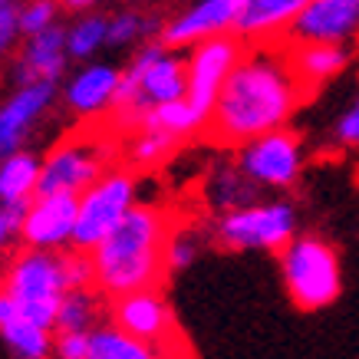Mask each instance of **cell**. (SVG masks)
I'll use <instances>...</instances> for the list:
<instances>
[{
    "label": "cell",
    "mask_w": 359,
    "mask_h": 359,
    "mask_svg": "<svg viewBox=\"0 0 359 359\" xmlns=\"http://www.w3.org/2000/svg\"><path fill=\"white\" fill-rule=\"evenodd\" d=\"M109 316L119 330L158 346L168 359L175 356V343H182L175 316L168 310V304H165L162 290H135V294L126 297H112Z\"/></svg>",
    "instance_id": "9"
},
{
    "label": "cell",
    "mask_w": 359,
    "mask_h": 359,
    "mask_svg": "<svg viewBox=\"0 0 359 359\" xmlns=\"http://www.w3.org/2000/svg\"><path fill=\"white\" fill-rule=\"evenodd\" d=\"M132 205H135V175L129 168L106 172L79 195L76 231H73L69 244L76 250H93L99 241L119 224L122 215Z\"/></svg>",
    "instance_id": "6"
},
{
    "label": "cell",
    "mask_w": 359,
    "mask_h": 359,
    "mask_svg": "<svg viewBox=\"0 0 359 359\" xmlns=\"http://www.w3.org/2000/svg\"><path fill=\"white\" fill-rule=\"evenodd\" d=\"M122 73L112 69V66H89L83 69L69 89H66V102L69 109H76L79 116H99L112 106L116 99V89H119Z\"/></svg>",
    "instance_id": "18"
},
{
    "label": "cell",
    "mask_w": 359,
    "mask_h": 359,
    "mask_svg": "<svg viewBox=\"0 0 359 359\" xmlns=\"http://www.w3.org/2000/svg\"><path fill=\"white\" fill-rule=\"evenodd\" d=\"M106 33H109V20H102V17H86V20H79L73 30L66 33V53L89 56L96 46L106 43Z\"/></svg>",
    "instance_id": "25"
},
{
    "label": "cell",
    "mask_w": 359,
    "mask_h": 359,
    "mask_svg": "<svg viewBox=\"0 0 359 359\" xmlns=\"http://www.w3.org/2000/svg\"><path fill=\"white\" fill-rule=\"evenodd\" d=\"M211 198H215V205L224 208V211H238V208H248L254 201V178H250L241 165H228V168H221L215 175V182H211Z\"/></svg>",
    "instance_id": "23"
},
{
    "label": "cell",
    "mask_w": 359,
    "mask_h": 359,
    "mask_svg": "<svg viewBox=\"0 0 359 359\" xmlns=\"http://www.w3.org/2000/svg\"><path fill=\"white\" fill-rule=\"evenodd\" d=\"M66 66V30L63 27H46L33 33L17 63V79L20 86L27 83H56Z\"/></svg>",
    "instance_id": "17"
},
{
    "label": "cell",
    "mask_w": 359,
    "mask_h": 359,
    "mask_svg": "<svg viewBox=\"0 0 359 359\" xmlns=\"http://www.w3.org/2000/svg\"><path fill=\"white\" fill-rule=\"evenodd\" d=\"M20 7L17 4H4L0 7V56H7L17 43V36H20Z\"/></svg>",
    "instance_id": "30"
},
{
    "label": "cell",
    "mask_w": 359,
    "mask_h": 359,
    "mask_svg": "<svg viewBox=\"0 0 359 359\" xmlns=\"http://www.w3.org/2000/svg\"><path fill=\"white\" fill-rule=\"evenodd\" d=\"M56 96V83H27L0 106V158L20 149L23 135Z\"/></svg>",
    "instance_id": "15"
},
{
    "label": "cell",
    "mask_w": 359,
    "mask_h": 359,
    "mask_svg": "<svg viewBox=\"0 0 359 359\" xmlns=\"http://www.w3.org/2000/svg\"><path fill=\"white\" fill-rule=\"evenodd\" d=\"M244 4H248V0H201V4H195L188 13H182L178 20L165 23L162 43L165 46H188V43H198V40L211 36V33L234 30Z\"/></svg>",
    "instance_id": "14"
},
{
    "label": "cell",
    "mask_w": 359,
    "mask_h": 359,
    "mask_svg": "<svg viewBox=\"0 0 359 359\" xmlns=\"http://www.w3.org/2000/svg\"><path fill=\"white\" fill-rule=\"evenodd\" d=\"M4 290L20 304L23 316H30L33 323H40L46 330H56V313H60L63 294L69 290L63 271V254L43 248L20 250L7 267Z\"/></svg>",
    "instance_id": "4"
},
{
    "label": "cell",
    "mask_w": 359,
    "mask_h": 359,
    "mask_svg": "<svg viewBox=\"0 0 359 359\" xmlns=\"http://www.w3.org/2000/svg\"><path fill=\"white\" fill-rule=\"evenodd\" d=\"M43 162L33 152H11L0 158V198L4 201H30L36 195Z\"/></svg>",
    "instance_id": "20"
},
{
    "label": "cell",
    "mask_w": 359,
    "mask_h": 359,
    "mask_svg": "<svg viewBox=\"0 0 359 359\" xmlns=\"http://www.w3.org/2000/svg\"><path fill=\"white\" fill-rule=\"evenodd\" d=\"M172 215L155 205H132L116 228L99 241L93 254L96 290L106 300L135 290H162L168 273Z\"/></svg>",
    "instance_id": "2"
},
{
    "label": "cell",
    "mask_w": 359,
    "mask_h": 359,
    "mask_svg": "<svg viewBox=\"0 0 359 359\" xmlns=\"http://www.w3.org/2000/svg\"><path fill=\"white\" fill-rule=\"evenodd\" d=\"M89 359H168L158 346L145 343L139 337H129L126 330L112 327H99L93 333L89 343Z\"/></svg>",
    "instance_id": "21"
},
{
    "label": "cell",
    "mask_w": 359,
    "mask_h": 359,
    "mask_svg": "<svg viewBox=\"0 0 359 359\" xmlns=\"http://www.w3.org/2000/svg\"><path fill=\"white\" fill-rule=\"evenodd\" d=\"M306 89L297 83L287 63L283 43L244 50L238 66L228 73L215 109L198 129L201 142L218 149H244L248 142L287 126L297 106L306 102Z\"/></svg>",
    "instance_id": "1"
},
{
    "label": "cell",
    "mask_w": 359,
    "mask_h": 359,
    "mask_svg": "<svg viewBox=\"0 0 359 359\" xmlns=\"http://www.w3.org/2000/svg\"><path fill=\"white\" fill-rule=\"evenodd\" d=\"M238 165L254 182L290 188L297 182V175H300V139L290 129L267 132V135L244 145Z\"/></svg>",
    "instance_id": "10"
},
{
    "label": "cell",
    "mask_w": 359,
    "mask_h": 359,
    "mask_svg": "<svg viewBox=\"0 0 359 359\" xmlns=\"http://www.w3.org/2000/svg\"><path fill=\"white\" fill-rule=\"evenodd\" d=\"M287 63L294 69L297 83L306 89V96H313L330 76H337L349 60L346 43H287L283 40Z\"/></svg>",
    "instance_id": "16"
},
{
    "label": "cell",
    "mask_w": 359,
    "mask_h": 359,
    "mask_svg": "<svg viewBox=\"0 0 359 359\" xmlns=\"http://www.w3.org/2000/svg\"><path fill=\"white\" fill-rule=\"evenodd\" d=\"M191 257H195V244H191V238L172 231V238H168V271H182V267H188Z\"/></svg>",
    "instance_id": "31"
},
{
    "label": "cell",
    "mask_w": 359,
    "mask_h": 359,
    "mask_svg": "<svg viewBox=\"0 0 359 359\" xmlns=\"http://www.w3.org/2000/svg\"><path fill=\"white\" fill-rule=\"evenodd\" d=\"M0 287H4V280H0Z\"/></svg>",
    "instance_id": "36"
},
{
    "label": "cell",
    "mask_w": 359,
    "mask_h": 359,
    "mask_svg": "<svg viewBox=\"0 0 359 359\" xmlns=\"http://www.w3.org/2000/svg\"><path fill=\"white\" fill-rule=\"evenodd\" d=\"M306 4L310 0H248L238 23H234V33L244 43H254V46L283 43L287 30L306 11Z\"/></svg>",
    "instance_id": "13"
},
{
    "label": "cell",
    "mask_w": 359,
    "mask_h": 359,
    "mask_svg": "<svg viewBox=\"0 0 359 359\" xmlns=\"http://www.w3.org/2000/svg\"><path fill=\"white\" fill-rule=\"evenodd\" d=\"M53 330L33 323L30 316H11L7 323H0V339L7 343L13 359H53Z\"/></svg>",
    "instance_id": "19"
},
{
    "label": "cell",
    "mask_w": 359,
    "mask_h": 359,
    "mask_svg": "<svg viewBox=\"0 0 359 359\" xmlns=\"http://www.w3.org/2000/svg\"><path fill=\"white\" fill-rule=\"evenodd\" d=\"M152 27H155V20H145V17H139V13H122V17L109 20L106 43L122 46V43H129V40H135V36H142V33H149Z\"/></svg>",
    "instance_id": "28"
},
{
    "label": "cell",
    "mask_w": 359,
    "mask_h": 359,
    "mask_svg": "<svg viewBox=\"0 0 359 359\" xmlns=\"http://www.w3.org/2000/svg\"><path fill=\"white\" fill-rule=\"evenodd\" d=\"M244 56V40L234 30L224 33H211L205 40L195 43V53L188 60V106L198 112V119L205 126L208 112L215 109V99H218L221 86L228 73L238 66V60Z\"/></svg>",
    "instance_id": "8"
},
{
    "label": "cell",
    "mask_w": 359,
    "mask_h": 359,
    "mask_svg": "<svg viewBox=\"0 0 359 359\" xmlns=\"http://www.w3.org/2000/svg\"><path fill=\"white\" fill-rule=\"evenodd\" d=\"M99 313L96 287H83V290H66L60 313H56V330H86L93 327V320Z\"/></svg>",
    "instance_id": "24"
},
{
    "label": "cell",
    "mask_w": 359,
    "mask_h": 359,
    "mask_svg": "<svg viewBox=\"0 0 359 359\" xmlns=\"http://www.w3.org/2000/svg\"><path fill=\"white\" fill-rule=\"evenodd\" d=\"M30 201H4V208H0V250L7 248V244H13V241H20L23 218H27Z\"/></svg>",
    "instance_id": "29"
},
{
    "label": "cell",
    "mask_w": 359,
    "mask_h": 359,
    "mask_svg": "<svg viewBox=\"0 0 359 359\" xmlns=\"http://www.w3.org/2000/svg\"><path fill=\"white\" fill-rule=\"evenodd\" d=\"M66 7H73V11H79V7H89V4H96V0H63Z\"/></svg>",
    "instance_id": "33"
},
{
    "label": "cell",
    "mask_w": 359,
    "mask_h": 359,
    "mask_svg": "<svg viewBox=\"0 0 359 359\" xmlns=\"http://www.w3.org/2000/svg\"><path fill=\"white\" fill-rule=\"evenodd\" d=\"M112 135L116 129L102 126H86L73 139L60 142L53 152L43 158L36 195H83L96 178L106 175V165L112 158Z\"/></svg>",
    "instance_id": "3"
},
{
    "label": "cell",
    "mask_w": 359,
    "mask_h": 359,
    "mask_svg": "<svg viewBox=\"0 0 359 359\" xmlns=\"http://www.w3.org/2000/svg\"><path fill=\"white\" fill-rule=\"evenodd\" d=\"M182 139H185V135L145 122L142 129H135V142H132V149H129V165L132 168H149V165L165 162V158L178 149Z\"/></svg>",
    "instance_id": "22"
},
{
    "label": "cell",
    "mask_w": 359,
    "mask_h": 359,
    "mask_svg": "<svg viewBox=\"0 0 359 359\" xmlns=\"http://www.w3.org/2000/svg\"><path fill=\"white\" fill-rule=\"evenodd\" d=\"M337 135H339V142H346V145H356L359 149V99L353 102V109L339 119Z\"/></svg>",
    "instance_id": "32"
},
{
    "label": "cell",
    "mask_w": 359,
    "mask_h": 359,
    "mask_svg": "<svg viewBox=\"0 0 359 359\" xmlns=\"http://www.w3.org/2000/svg\"><path fill=\"white\" fill-rule=\"evenodd\" d=\"M56 20V0H30L20 7V30L23 36H33V33L53 27Z\"/></svg>",
    "instance_id": "26"
},
{
    "label": "cell",
    "mask_w": 359,
    "mask_h": 359,
    "mask_svg": "<svg viewBox=\"0 0 359 359\" xmlns=\"http://www.w3.org/2000/svg\"><path fill=\"white\" fill-rule=\"evenodd\" d=\"M0 208H4V198H0Z\"/></svg>",
    "instance_id": "35"
},
{
    "label": "cell",
    "mask_w": 359,
    "mask_h": 359,
    "mask_svg": "<svg viewBox=\"0 0 359 359\" xmlns=\"http://www.w3.org/2000/svg\"><path fill=\"white\" fill-rule=\"evenodd\" d=\"M294 208L290 205H248L221 215L215 241L228 250H277L280 254L294 241Z\"/></svg>",
    "instance_id": "7"
},
{
    "label": "cell",
    "mask_w": 359,
    "mask_h": 359,
    "mask_svg": "<svg viewBox=\"0 0 359 359\" xmlns=\"http://www.w3.org/2000/svg\"><path fill=\"white\" fill-rule=\"evenodd\" d=\"M93 333L86 330H56L53 337V359H89Z\"/></svg>",
    "instance_id": "27"
},
{
    "label": "cell",
    "mask_w": 359,
    "mask_h": 359,
    "mask_svg": "<svg viewBox=\"0 0 359 359\" xmlns=\"http://www.w3.org/2000/svg\"><path fill=\"white\" fill-rule=\"evenodd\" d=\"M359 36V0H310L287 43H349Z\"/></svg>",
    "instance_id": "11"
},
{
    "label": "cell",
    "mask_w": 359,
    "mask_h": 359,
    "mask_svg": "<svg viewBox=\"0 0 359 359\" xmlns=\"http://www.w3.org/2000/svg\"><path fill=\"white\" fill-rule=\"evenodd\" d=\"M280 271L300 310H323L339 297V257L327 241L294 238L280 250Z\"/></svg>",
    "instance_id": "5"
},
{
    "label": "cell",
    "mask_w": 359,
    "mask_h": 359,
    "mask_svg": "<svg viewBox=\"0 0 359 359\" xmlns=\"http://www.w3.org/2000/svg\"><path fill=\"white\" fill-rule=\"evenodd\" d=\"M4 4H11V0H0V7H4Z\"/></svg>",
    "instance_id": "34"
},
{
    "label": "cell",
    "mask_w": 359,
    "mask_h": 359,
    "mask_svg": "<svg viewBox=\"0 0 359 359\" xmlns=\"http://www.w3.org/2000/svg\"><path fill=\"white\" fill-rule=\"evenodd\" d=\"M79 215V195H40L33 198L23 218L20 241L27 248L60 250L66 241H73Z\"/></svg>",
    "instance_id": "12"
}]
</instances>
